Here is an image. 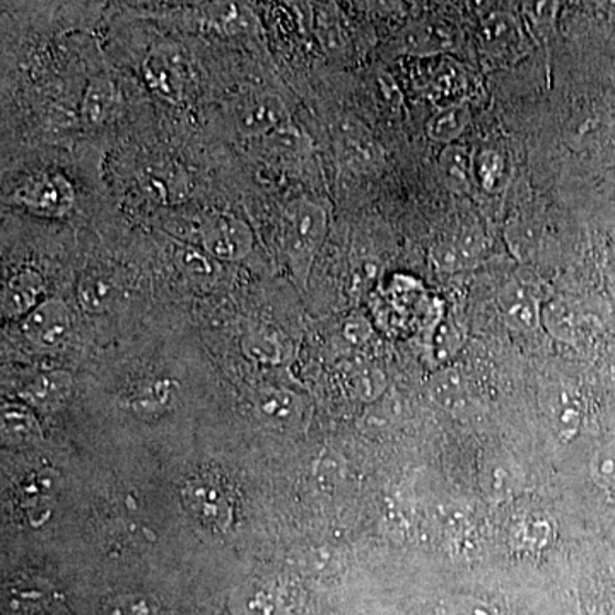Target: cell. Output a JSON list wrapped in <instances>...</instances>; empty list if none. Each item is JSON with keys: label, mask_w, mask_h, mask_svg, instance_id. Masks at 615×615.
Masks as SVG:
<instances>
[{"label": "cell", "mask_w": 615, "mask_h": 615, "mask_svg": "<svg viewBox=\"0 0 615 615\" xmlns=\"http://www.w3.org/2000/svg\"><path fill=\"white\" fill-rule=\"evenodd\" d=\"M164 228L182 244L194 245L219 262H238L253 251L255 236L247 220L220 211L176 213Z\"/></svg>", "instance_id": "6da1fadb"}, {"label": "cell", "mask_w": 615, "mask_h": 615, "mask_svg": "<svg viewBox=\"0 0 615 615\" xmlns=\"http://www.w3.org/2000/svg\"><path fill=\"white\" fill-rule=\"evenodd\" d=\"M327 233L328 213L320 202L296 198L282 213V250L301 282L306 281Z\"/></svg>", "instance_id": "7a4b0ae2"}, {"label": "cell", "mask_w": 615, "mask_h": 615, "mask_svg": "<svg viewBox=\"0 0 615 615\" xmlns=\"http://www.w3.org/2000/svg\"><path fill=\"white\" fill-rule=\"evenodd\" d=\"M148 88L170 102H185L197 91V65L185 45L175 40H158L142 62Z\"/></svg>", "instance_id": "3957f363"}, {"label": "cell", "mask_w": 615, "mask_h": 615, "mask_svg": "<svg viewBox=\"0 0 615 615\" xmlns=\"http://www.w3.org/2000/svg\"><path fill=\"white\" fill-rule=\"evenodd\" d=\"M157 21L185 33L238 36L253 28L250 14L233 0H202L182 8L163 9Z\"/></svg>", "instance_id": "277c9868"}, {"label": "cell", "mask_w": 615, "mask_h": 615, "mask_svg": "<svg viewBox=\"0 0 615 615\" xmlns=\"http://www.w3.org/2000/svg\"><path fill=\"white\" fill-rule=\"evenodd\" d=\"M12 204L40 217H65L76 205V188L61 171H34L11 195Z\"/></svg>", "instance_id": "5b68a950"}, {"label": "cell", "mask_w": 615, "mask_h": 615, "mask_svg": "<svg viewBox=\"0 0 615 615\" xmlns=\"http://www.w3.org/2000/svg\"><path fill=\"white\" fill-rule=\"evenodd\" d=\"M73 331L67 304L58 298H46L21 320V332L34 347L61 349Z\"/></svg>", "instance_id": "8992f818"}, {"label": "cell", "mask_w": 615, "mask_h": 615, "mask_svg": "<svg viewBox=\"0 0 615 615\" xmlns=\"http://www.w3.org/2000/svg\"><path fill=\"white\" fill-rule=\"evenodd\" d=\"M183 501L198 520L225 528L233 518L231 494L225 483L213 475L192 478L183 487Z\"/></svg>", "instance_id": "52a82bcc"}, {"label": "cell", "mask_w": 615, "mask_h": 615, "mask_svg": "<svg viewBox=\"0 0 615 615\" xmlns=\"http://www.w3.org/2000/svg\"><path fill=\"white\" fill-rule=\"evenodd\" d=\"M288 123V110L279 96L260 93L239 102L235 110V127L239 136L266 139Z\"/></svg>", "instance_id": "ba28073f"}, {"label": "cell", "mask_w": 615, "mask_h": 615, "mask_svg": "<svg viewBox=\"0 0 615 615\" xmlns=\"http://www.w3.org/2000/svg\"><path fill=\"white\" fill-rule=\"evenodd\" d=\"M126 281L122 273L108 266H95L83 273L77 284V300L84 312L93 315L110 312L122 301Z\"/></svg>", "instance_id": "9c48e42d"}, {"label": "cell", "mask_w": 615, "mask_h": 615, "mask_svg": "<svg viewBox=\"0 0 615 615\" xmlns=\"http://www.w3.org/2000/svg\"><path fill=\"white\" fill-rule=\"evenodd\" d=\"M61 490V475L52 468L33 472L21 484L18 503L24 518L34 527L45 524L52 515Z\"/></svg>", "instance_id": "30bf717a"}, {"label": "cell", "mask_w": 615, "mask_h": 615, "mask_svg": "<svg viewBox=\"0 0 615 615\" xmlns=\"http://www.w3.org/2000/svg\"><path fill=\"white\" fill-rule=\"evenodd\" d=\"M45 296V281L33 267H21L9 276L2 291V313L8 319L23 320Z\"/></svg>", "instance_id": "8fae6325"}, {"label": "cell", "mask_w": 615, "mask_h": 615, "mask_svg": "<svg viewBox=\"0 0 615 615\" xmlns=\"http://www.w3.org/2000/svg\"><path fill=\"white\" fill-rule=\"evenodd\" d=\"M524 472L508 456H493L481 468L478 483L489 501L503 503L515 498L524 487Z\"/></svg>", "instance_id": "7c38bea8"}, {"label": "cell", "mask_w": 615, "mask_h": 615, "mask_svg": "<svg viewBox=\"0 0 615 615\" xmlns=\"http://www.w3.org/2000/svg\"><path fill=\"white\" fill-rule=\"evenodd\" d=\"M118 105H120V93L114 79L105 74L93 77L80 99V120L88 127L105 126L117 114Z\"/></svg>", "instance_id": "4fadbf2b"}, {"label": "cell", "mask_w": 615, "mask_h": 615, "mask_svg": "<svg viewBox=\"0 0 615 615\" xmlns=\"http://www.w3.org/2000/svg\"><path fill=\"white\" fill-rule=\"evenodd\" d=\"M481 43L484 54L499 64L515 62L524 54L520 30L508 15H494L487 20L481 31Z\"/></svg>", "instance_id": "5bb4252c"}, {"label": "cell", "mask_w": 615, "mask_h": 615, "mask_svg": "<svg viewBox=\"0 0 615 615\" xmlns=\"http://www.w3.org/2000/svg\"><path fill=\"white\" fill-rule=\"evenodd\" d=\"M499 308L505 322L515 331H533L542 322V308L537 303L536 294L521 282H511L503 289Z\"/></svg>", "instance_id": "9a60e30c"}, {"label": "cell", "mask_w": 615, "mask_h": 615, "mask_svg": "<svg viewBox=\"0 0 615 615\" xmlns=\"http://www.w3.org/2000/svg\"><path fill=\"white\" fill-rule=\"evenodd\" d=\"M142 188L152 201L160 204H180L188 195L185 171L175 164H154L142 173Z\"/></svg>", "instance_id": "2e32d148"}, {"label": "cell", "mask_w": 615, "mask_h": 615, "mask_svg": "<svg viewBox=\"0 0 615 615\" xmlns=\"http://www.w3.org/2000/svg\"><path fill=\"white\" fill-rule=\"evenodd\" d=\"M257 412L267 424L285 430L301 421L303 403L285 388H266L257 400Z\"/></svg>", "instance_id": "e0dca14e"}, {"label": "cell", "mask_w": 615, "mask_h": 615, "mask_svg": "<svg viewBox=\"0 0 615 615\" xmlns=\"http://www.w3.org/2000/svg\"><path fill=\"white\" fill-rule=\"evenodd\" d=\"M71 375L64 371H50L36 376L23 388V399L34 409L54 412L64 406L71 393Z\"/></svg>", "instance_id": "ac0fdd59"}, {"label": "cell", "mask_w": 615, "mask_h": 615, "mask_svg": "<svg viewBox=\"0 0 615 615\" xmlns=\"http://www.w3.org/2000/svg\"><path fill=\"white\" fill-rule=\"evenodd\" d=\"M431 400L446 412H462L471 403V391L462 373L453 368L436 373L430 381Z\"/></svg>", "instance_id": "d6986e66"}, {"label": "cell", "mask_w": 615, "mask_h": 615, "mask_svg": "<svg viewBox=\"0 0 615 615\" xmlns=\"http://www.w3.org/2000/svg\"><path fill=\"white\" fill-rule=\"evenodd\" d=\"M547 414L551 419L555 434L561 440L570 441L576 436L581 428L583 412H581L580 402H578V397L574 396L573 391L559 388V391L552 393L549 403H547Z\"/></svg>", "instance_id": "ffe728a7"}, {"label": "cell", "mask_w": 615, "mask_h": 615, "mask_svg": "<svg viewBox=\"0 0 615 615\" xmlns=\"http://www.w3.org/2000/svg\"><path fill=\"white\" fill-rule=\"evenodd\" d=\"M440 170L444 182L456 192L468 191L472 180H475L474 157L465 145H458L456 142L446 144L441 152Z\"/></svg>", "instance_id": "44dd1931"}, {"label": "cell", "mask_w": 615, "mask_h": 615, "mask_svg": "<svg viewBox=\"0 0 615 615\" xmlns=\"http://www.w3.org/2000/svg\"><path fill=\"white\" fill-rule=\"evenodd\" d=\"M471 123V111L464 105H450L441 108L425 126V132L431 141L441 144H453Z\"/></svg>", "instance_id": "7402d4cb"}, {"label": "cell", "mask_w": 615, "mask_h": 615, "mask_svg": "<svg viewBox=\"0 0 615 615\" xmlns=\"http://www.w3.org/2000/svg\"><path fill=\"white\" fill-rule=\"evenodd\" d=\"M2 436L9 444L26 446L36 443L42 436L36 418L30 410L14 403H8L2 410Z\"/></svg>", "instance_id": "603a6c76"}, {"label": "cell", "mask_w": 615, "mask_h": 615, "mask_svg": "<svg viewBox=\"0 0 615 615\" xmlns=\"http://www.w3.org/2000/svg\"><path fill=\"white\" fill-rule=\"evenodd\" d=\"M175 262L186 278L194 279L198 284H209V282L216 281L217 273H219V260L194 245H180L175 250Z\"/></svg>", "instance_id": "cb8c5ba5"}, {"label": "cell", "mask_w": 615, "mask_h": 615, "mask_svg": "<svg viewBox=\"0 0 615 615\" xmlns=\"http://www.w3.org/2000/svg\"><path fill=\"white\" fill-rule=\"evenodd\" d=\"M512 533L518 546L525 549H542L554 536V525L549 518L537 515V517L525 518Z\"/></svg>", "instance_id": "d4e9b609"}, {"label": "cell", "mask_w": 615, "mask_h": 615, "mask_svg": "<svg viewBox=\"0 0 615 615\" xmlns=\"http://www.w3.org/2000/svg\"><path fill=\"white\" fill-rule=\"evenodd\" d=\"M590 475L596 486L615 490V440L607 441L593 452Z\"/></svg>", "instance_id": "484cf974"}, {"label": "cell", "mask_w": 615, "mask_h": 615, "mask_svg": "<svg viewBox=\"0 0 615 615\" xmlns=\"http://www.w3.org/2000/svg\"><path fill=\"white\" fill-rule=\"evenodd\" d=\"M245 349L255 359L262 362H279L285 353V342H282V335L270 331L251 332L245 338Z\"/></svg>", "instance_id": "4316f807"}, {"label": "cell", "mask_w": 615, "mask_h": 615, "mask_svg": "<svg viewBox=\"0 0 615 615\" xmlns=\"http://www.w3.org/2000/svg\"><path fill=\"white\" fill-rule=\"evenodd\" d=\"M475 180L486 188L493 191L503 175V160L498 152L483 151L474 158Z\"/></svg>", "instance_id": "83f0119b"}, {"label": "cell", "mask_w": 615, "mask_h": 615, "mask_svg": "<svg viewBox=\"0 0 615 615\" xmlns=\"http://www.w3.org/2000/svg\"><path fill=\"white\" fill-rule=\"evenodd\" d=\"M438 615H499L498 611L487 602L475 598V596H456L452 601L444 602Z\"/></svg>", "instance_id": "f1b7e54d"}, {"label": "cell", "mask_w": 615, "mask_h": 615, "mask_svg": "<svg viewBox=\"0 0 615 615\" xmlns=\"http://www.w3.org/2000/svg\"><path fill=\"white\" fill-rule=\"evenodd\" d=\"M598 2L608 11H615V0H598Z\"/></svg>", "instance_id": "f546056e"}]
</instances>
